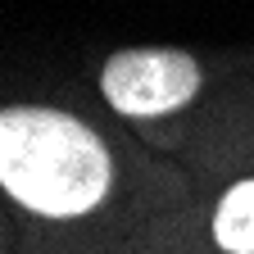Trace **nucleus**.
I'll return each mask as SVG.
<instances>
[{"label": "nucleus", "mask_w": 254, "mask_h": 254, "mask_svg": "<svg viewBox=\"0 0 254 254\" xmlns=\"http://www.w3.org/2000/svg\"><path fill=\"white\" fill-rule=\"evenodd\" d=\"M0 182L32 213L77 218L109 195V150L86 123L59 109H5Z\"/></svg>", "instance_id": "f257e3e1"}, {"label": "nucleus", "mask_w": 254, "mask_h": 254, "mask_svg": "<svg viewBox=\"0 0 254 254\" xmlns=\"http://www.w3.org/2000/svg\"><path fill=\"white\" fill-rule=\"evenodd\" d=\"M100 91L127 118H159L200 91V64L186 50H118L100 73Z\"/></svg>", "instance_id": "f03ea898"}, {"label": "nucleus", "mask_w": 254, "mask_h": 254, "mask_svg": "<svg viewBox=\"0 0 254 254\" xmlns=\"http://www.w3.org/2000/svg\"><path fill=\"white\" fill-rule=\"evenodd\" d=\"M213 241L227 254H254V177L236 182L213 213Z\"/></svg>", "instance_id": "7ed1b4c3"}]
</instances>
